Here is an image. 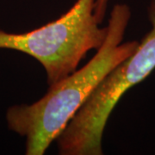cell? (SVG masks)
Masks as SVG:
<instances>
[{"label":"cell","mask_w":155,"mask_h":155,"mask_svg":"<svg viewBox=\"0 0 155 155\" xmlns=\"http://www.w3.org/2000/svg\"><path fill=\"white\" fill-rule=\"evenodd\" d=\"M96 0H77L62 17L25 33L0 29V49L16 50L33 57L44 68L49 85L77 70L89 51L98 50L108 27L101 28Z\"/></svg>","instance_id":"obj_2"},{"label":"cell","mask_w":155,"mask_h":155,"mask_svg":"<svg viewBox=\"0 0 155 155\" xmlns=\"http://www.w3.org/2000/svg\"><path fill=\"white\" fill-rule=\"evenodd\" d=\"M152 28L131 55L96 87L56 139L61 155H102L103 135L115 106L155 69V0L148 7Z\"/></svg>","instance_id":"obj_3"},{"label":"cell","mask_w":155,"mask_h":155,"mask_svg":"<svg viewBox=\"0 0 155 155\" xmlns=\"http://www.w3.org/2000/svg\"><path fill=\"white\" fill-rule=\"evenodd\" d=\"M130 17L127 5H116L104 42L84 67L49 85L38 101L8 109V127L25 138L26 154H44L106 75L136 50L139 41H122Z\"/></svg>","instance_id":"obj_1"},{"label":"cell","mask_w":155,"mask_h":155,"mask_svg":"<svg viewBox=\"0 0 155 155\" xmlns=\"http://www.w3.org/2000/svg\"><path fill=\"white\" fill-rule=\"evenodd\" d=\"M107 3L108 0H96V14L101 22L105 14Z\"/></svg>","instance_id":"obj_4"}]
</instances>
